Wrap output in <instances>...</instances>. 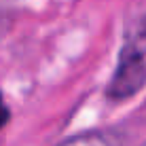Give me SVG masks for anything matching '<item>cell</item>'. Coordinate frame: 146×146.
Wrapping results in <instances>:
<instances>
[{
  "label": "cell",
  "instance_id": "cell-1",
  "mask_svg": "<svg viewBox=\"0 0 146 146\" xmlns=\"http://www.w3.org/2000/svg\"><path fill=\"white\" fill-rule=\"evenodd\" d=\"M146 51L123 44V51L119 57V66L112 80L108 85V95L112 100H125L138 93L146 83Z\"/></svg>",
  "mask_w": 146,
  "mask_h": 146
},
{
  "label": "cell",
  "instance_id": "cell-2",
  "mask_svg": "<svg viewBox=\"0 0 146 146\" xmlns=\"http://www.w3.org/2000/svg\"><path fill=\"white\" fill-rule=\"evenodd\" d=\"M62 146H117V140L106 133H85L64 142Z\"/></svg>",
  "mask_w": 146,
  "mask_h": 146
},
{
  "label": "cell",
  "instance_id": "cell-3",
  "mask_svg": "<svg viewBox=\"0 0 146 146\" xmlns=\"http://www.w3.org/2000/svg\"><path fill=\"white\" fill-rule=\"evenodd\" d=\"M7 121H9V108H7V104L2 102V95H0V129L7 125Z\"/></svg>",
  "mask_w": 146,
  "mask_h": 146
}]
</instances>
